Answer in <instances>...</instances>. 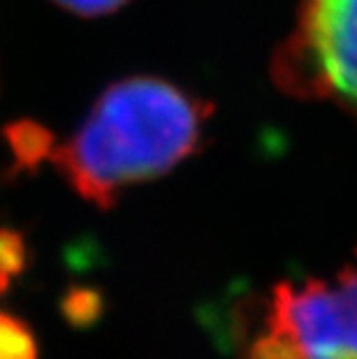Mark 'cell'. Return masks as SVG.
I'll use <instances>...</instances> for the list:
<instances>
[{
    "label": "cell",
    "mask_w": 357,
    "mask_h": 359,
    "mask_svg": "<svg viewBox=\"0 0 357 359\" xmlns=\"http://www.w3.org/2000/svg\"><path fill=\"white\" fill-rule=\"evenodd\" d=\"M3 140L12 156L14 174H33L56 149L54 133L33 118L12 121L3 128Z\"/></svg>",
    "instance_id": "obj_4"
},
{
    "label": "cell",
    "mask_w": 357,
    "mask_h": 359,
    "mask_svg": "<svg viewBox=\"0 0 357 359\" xmlns=\"http://www.w3.org/2000/svg\"><path fill=\"white\" fill-rule=\"evenodd\" d=\"M274 77L288 93L357 114V0H302Z\"/></svg>",
    "instance_id": "obj_2"
},
{
    "label": "cell",
    "mask_w": 357,
    "mask_h": 359,
    "mask_svg": "<svg viewBox=\"0 0 357 359\" xmlns=\"http://www.w3.org/2000/svg\"><path fill=\"white\" fill-rule=\"evenodd\" d=\"M28 259L26 236L12 227H0V294L7 292L10 283L26 271Z\"/></svg>",
    "instance_id": "obj_6"
},
{
    "label": "cell",
    "mask_w": 357,
    "mask_h": 359,
    "mask_svg": "<svg viewBox=\"0 0 357 359\" xmlns=\"http://www.w3.org/2000/svg\"><path fill=\"white\" fill-rule=\"evenodd\" d=\"M209 116L211 104L177 83L126 77L102 90L51 160L81 200L112 209L128 188L165 177L195 156Z\"/></svg>",
    "instance_id": "obj_1"
},
{
    "label": "cell",
    "mask_w": 357,
    "mask_h": 359,
    "mask_svg": "<svg viewBox=\"0 0 357 359\" xmlns=\"http://www.w3.org/2000/svg\"><path fill=\"white\" fill-rule=\"evenodd\" d=\"M244 359H302L297 346L283 330L267 323L264 330L248 343Z\"/></svg>",
    "instance_id": "obj_7"
},
{
    "label": "cell",
    "mask_w": 357,
    "mask_h": 359,
    "mask_svg": "<svg viewBox=\"0 0 357 359\" xmlns=\"http://www.w3.org/2000/svg\"><path fill=\"white\" fill-rule=\"evenodd\" d=\"M54 3L77 17H105L121 10L128 0H54Z\"/></svg>",
    "instance_id": "obj_9"
},
{
    "label": "cell",
    "mask_w": 357,
    "mask_h": 359,
    "mask_svg": "<svg viewBox=\"0 0 357 359\" xmlns=\"http://www.w3.org/2000/svg\"><path fill=\"white\" fill-rule=\"evenodd\" d=\"M267 320L290 336L302 359H357V269L334 280L278 283Z\"/></svg>",
    "instance_id": "obj_3"
},
{
    "label": "cell",
    "mask_w": 357,
    "mask_h": 359,
    "mask_svg": "<svg viewBox=\"0 0 357 359\" xmlns=\"http://www.w3.org/2000/svg\"><path fill=\"white\" fill-rule=\"evenodd\" d=\"M102 313V294L95 287H70L63 297V316L74 327L93 325Z\"/></svg>",
    "instance_id": "obj_8"
},
{
    "label": "cell",
    "mask_w": 357,
    "mask_h": 359,
    "mask_svg": "<svg viewBox=\"0 0 357 359\" xmlns=\"http://www.w3.org/2000/svg\"><path fill=\"white\" fill-rule=\"evenodd\" d=\"M40 348L33 330L21 318L0 311V359H37Z\"/></svg>",
    "instance_id": "obj_5"
}]
</instances>
